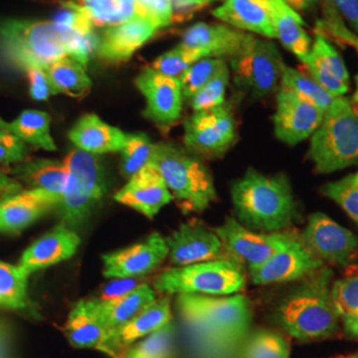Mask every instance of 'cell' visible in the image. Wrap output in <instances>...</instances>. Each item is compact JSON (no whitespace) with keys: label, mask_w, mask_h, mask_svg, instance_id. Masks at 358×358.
<instances>
[{"label":"cell","mask_w":358,"mask_h":358,"mask_svg":"<svg viewBox=\"0 0 358 358\" xmlns=\"http://www.w3.org/2000/svg\"><path fill=\"white\" fill-rule=\"evenodd\" d=\"M23 192V185L0 171V203Z\"/></svg>","instance_id":"cell-50"},{"label":"cell","mask_w":358,"mask_h":358,"mask_svg":"<svg viewBox=\"0 0 358 358\" xmlns=\"http://www.w3.org/2000/svg\"><path fill=\"white\" fill-rule=\"evenodd\" d=\"M198 60H201L198 53L187 50L179 44L171 51L157 57L153 64L150 65V68L164 76L180 78V76Z\"/></svg>","instance_id":"cell-41"},{"label":"cell","mask_w":358,"mask_h":358,"mask_svg":"<svg viewBox=\"0 0 358 358\" xmlns=\"http://www.w3.org/2000/svg\"><path fill=\"white\" fill-rule=\"evenodd\" d=\"M236 220L256 232H280L297 217L292 186L285 174L264 176L250 167L231 185Z\"/></svg>","instance_id":"cell-2"},{"label":"cell","mask_w":358,"mask_h":358,"mask_svg":"<svg viewBox=\"0 0 358 358\" xmlns=\"http://www.w3.org/2000/svg\"><path fill=\"white\" fill-rule=\"evenodd\" d=\"M173 17L171 23H180L189 20L192 15L210 4L208 0H171Z\"/></svg>","instance_id":"cell-48"},{"label":"cell","mask_w":358,"mask_h":358,"mask_svg":"<svg viewBox=\"0 0 358 358\" xmlns=\"http://www.w3.org/2000/svg\"><path fill=\"white\" fill-rule=\"evenodd\" d=\"M333 271H316L297 284L280 300L272 313V322L301 343L331 338L340 328L332 301Z\"/></svg>","instance_id":"cell-1"},{"label":"cell","mask_w":358,"mask_h":358,"mask_svg":"<svg viewBox=\"0 0 358 358\" xmlns=\"http://www.w3.org/2000/svg\"><path fill=\"white\" fill-rule=\"evenodd\" d=\"M78 245L80 238L76 231L60 223L27 248L17 267L23 269L27 275H31L71 259L76 254Z\"/></svg>","instance_id":"cell-22"},{"label":"cell","mask_w":358,"mask_h":358,"mask_svg":"<svg viewBox=\"0 0 358 358\" xmlns=\"http://www.w3.org/2000/svg\"><path fill=\"white\" fill-rule=\"evenodd\" d=\"M356 50H357L358 52V38L357 40H356V43H355V45H353ZM356 85H357V88H356V93H355V103H358V76L357 78H356Z\"/></svg>","instance_id":"cell-53"},{"label":"cell","mask_w":358,"mask_h":358,"mask_svg":"<svg viewBox=\"0 0 358 358\" xmlns=\"http://www.w3.org/2000/svg\"><path fill=\"white\" fill-rule=\"evenodd\" d=\"M94 309L110 332L127 324L140 312L155 301V292L148 284H140L134 291L108 303H97L92 300Z\"/></svg>","instance_id":"cell-28"},{"label":"cell","mask_w":358,"mask_h":358,"mask_svg":"<svg viewBox=\"0 0 358 358\" xmlns=\"http://www.w3.org/2000/svg\"><path fill=\"white\" fill-rule=\"evenodd\" d=\"M157 31L150 22L137 15L121 24L106 27L99 35L96 56L106 63L128 62Z\"/></svg>","instance_id":"cell-20"},{"label":"cell","mask_w":358,"mask_h":358,"mask_svg":"<svg viewBox=\"0 0 358 358\" xmlns=\"http://www.w3.org/2000/svg\"><path fill=\"white\" fill-rule=\"evenodd\" d=\"M294 11H308L317 4L319 0H282Z\"/></svg>","instance_id":"cell-52"},{"label":"cell","mask_w":358,"mask_h":358,"mask_svg":"<svg viewBox=\"0 0 358 358\" xmlns=\"http://www.w3.org/2000/svg\"><path fill=\"white\" fill-rule=\"evenodd\" d=\"M176 328L169 322L158 331L143 337L138 344L131 346L124 358H173Z\"/></svg>","instance_id":"cell-36"},{"label":"cell","mask_w":358,"mask_h":358,"mask_svg":"<svg viewBox=\"0 0 358 358\" xmlns=\"http://www.w3.org/2000/svg\"><path fill=\"white\" fill-rule=\"evenodd\" d=\"M229 81L230 71L226 65L220 69L217 76L211 78L202 90H198L189 100L192 110L202 112L226 103V90L229 87Z\"/></svg>","instance_id":"cell-39"},{"label":"cell","mask_w":358,"mask_h":358,"mask_svg":"<svg viewBox=\"0 0 358 358\" xmlns=\"http://www.w3.org/2000/svg\"><path fill=\"white\" fill-rule=\"evenodd\" d=\"M217 236L227 252L244 262L248 268L264 264L273 255L294 243L299 238L291 232H256L242 226L235 217H227L217 227Z\"/></svg>","instance_id":"cell-11"},{"label":"cell","mask_w":358,"mask_h":358,"mask_svg":"<svg viewBox=\"0 0 358 358\" xmlns=\"http://www.w3.org/2000/svg\"><path fill=\"white\" fill-rule=\"evenodd\" d=\"M179 310L185 320L222 344L243 340L251 325V306L243 294L207 296L178 294Z\"/></svg>","instance_id":"cell-5"},{"label":"cell","mask_w":358,"mask_h":358,"mask_svg":"<svg viewBox=\"0 0 358 358\" xmlns=\"http://www.w3.org/2000/svg\"><path fill=\"white\" fill-rule=\"evenodd\" d=\"M245 285L243 271L229 259H217L176 267L162 272L154 282L161 294L229 296L238 294Z\"/></svg>","instance_id":"cell-8"},{"label":"cell","mask_w":358,"mask_h":358,"mask_svg":"<svg viewBox=\"0 0 358 358\" xmlns=\"http://www.w3.org/2000/svg\"><path fill=\"white\" fill-rule=\"evenodd\" d=\"M77 34L45 20H1L0 65L17 72L47 69L55 62L72 56Z\"/></svg>","instance_id":"cell-3"},{"label":"cell","mask_w":358,"mask_h":358,"mask_svg":"<svg viewBox=\"0 0 358 358\" xmlns=\"http://www.w3.org/2000/svg\"><path fill=\"white\" fill-rule=\"evenodd\" d=\"M90 16L94 27L117 26L128 22L122 13L120 0H75Z\"/></svg>","instance_id":"cell-42"},{"label":"cell","mask_w":358,"mask_h":358,"mask_svg":"<svg viewBox=\"0 0 358 358\" xmlns=\"http://www.w3.org/2000/svg\"><path fill=\"white\" fill-rule=\"evenodd\" d=\"M52 22L57 26L65 27L81 34L94 31L90 16L75 0H59L57 10L53 13Z\"/></svg>","instance_id":"cell-44"},{"label":"cell","mask_w":358,"mask_h":358,"mask_svg":"<svg viewBox=\"0 0 358 358\" xmlns=\"http://www.w3.org/2000/svg\"><path fill=\"white\" fill-rule=\"evenodd\" d=\"M324 112L292 90L282 88L276 96L273 115L275 136L278 140L294 146L312 137L322 122Z\"/></svg>","instance_id":"cell-13"},{"label":"cell","mask_w":358,"mask_h":358,"mask_svg":"<svg viewBox=\"0 0 358 358\" xmlns=\"http://www.w3.org/2000/svg\"><path fill=\"white\" fill-rule=\"evenodd\" d=\"M348 358H358V353H355V355H352V356H350V357H348Z\"/></svg>","instance_id":"cell-54"},{"label":"cell","mask_w":358,"mask_h":358,"mask_svg":"<svg viewBox=\"0 0 358 358\" xmlns=\"http://www.w3.org/2000/svg\"><path fill=\"white\" fill-rule=\"evenodd\" d=\"M322 194L332 199L358 224V173L345 178L327 183L321 189Z\"/></svg>","instance_id":"cell-40"},{"label":"cell","mask_w":358,"mask_h":358,"mask_svg":"<svg viewBox=\"0 0 358 358\" xmlns=\"http://www.w3.org/2000/svg\"><path fill=\"white\" fill-rule=\"evenodd\" d=\"M149 166L158 171L173 198L189 211H203L217 199L208 167L177 145L155 143Z\"/></svg>","instance_id":"cell-4"},{"label":"cell","mask_w":358,"mask_h":358,"mask_svg":"<svg viewBox=\"0 0 358 358\" xmlns=\"http://www.w3.org/2000/svg\"><path fill=\"white\" fill-rule=\"evenodd\" d=\"M300 241L313 255L336 266H350L358 257L357 236L322 213L309 215Z\"/></svg>","instance_id":"cell-12"},{"label":"cell","mask_w":358,"mask_h":358,"mask_svg":"<svg viewBox=\"0 0 358 358\" xmlns=\"http://www.w3.org/2000/svg\"><path fill=\"white\" fill-rule=\"evenodd\" d=\"M140 282H137L134 278H127V279H117L115 282H109L103 289L99 299H94L97 303H108L115 300L118 297H122L129 292L134 291Z\"/></svg>","instance_id":"cell-47"},{"label":"cell","mask_w":358,"mask_h":358,"mask_svg":"<svg viewBox=\"0 0 358 358\" xmlns=\"http://www.w3.org/2000/svg\"><path fill=\"white\" fill-rule=\"evenodd\" d=\"M289 341L280 333L260 329L254 333L244 349V358H289Z\"/></svg>","instance_id":"cell-37"},{"label":"cell","mask_w":358,"mask_h":358,"mask_svg":"<svg viewBox=\"0 0 358 358\" xmlns=\"http://www.w3.org/2000/svg\"><path fill=\"white\" fill-rule=\"evenodd\" d=\"M282 88L292 90L304 100L316 105L325 113L332 108L336 103V97L329 94L324 88L309 76L308 73H303L300 71H296L291 66H284L282 69V80H280Z\"/></svg>","instance_id":"cell-34"},{"label":"cell","mask_w":358,"mask_h":358,"mask_svg":"<svg viewBox=\"0 0 358 358\" xmlns=\"http://www.w3.org/2000/svg\"><path fill=\"white\" fill-rule=\"evenodd\" d=\"M115 201L154 219L162 207L173 201V195L158 171L148 166L129 178L128 183L115 192Z\"/></svg>","instance_id":"cell-21"},{"label":"cell","mask_w":358,"mask_h":358,"mask_svg":"<svg viewBox=\"0 0 358 358\" xmlns=\"http://www.w3.org/2000/svg\"><path fill=\"white\" fill-rule=\"evenodd\" d=\"M208 1H210V4H211L213 1H217V0H208ZM224 1H226V0H224Z\"/></svg>","instance_id":"cell-55"},{"label":"cell","mask_w":358,"mask_h":358,"mask_svg":"<svg viewBox=\"0 0 358 358\" xmlns=\"http://www.w3.org/2000/svg\"><path fill=\"white\" fill-rule=\"evenodd\" d=\"M331 294L344 331L358 341V273L333 282Z\"/></svg>","instance_id":"cell-32"},{"label":"cell","mask_w":358,"mask_h":358,"mask_svg":"<svg viewBox=\"0 0 358 358\" xmlns=\"http://www.w3.org/2000/svg\"><path fill=\"white\" fill-rule=\"evenodd\" d=\"M29 153L26 142L0 127V166L24 162Z\"/></svg>","instance_id":"cell-45"},{"label":"cell","mask_w":358,"mask_h":358,"mask_svg":"<svg viewBox=\"0 0 358 358\" xmlns=\"http://www.w3.org/2000/svg\"><path fill=\"white\" fill-rule=\"evenodd\" d=\"M213 16L239 31H250L264 38H276L268 0H226Z\"/></svg>","instance_id":"cell-25"},{"label":"cell","mask_w":358,"mask_h":358,"mask_svg":"<svg viewBox=\"0 0 358 358\" xmlns=\"http://www.w3.org/2000/svg\"><path fill=\"white\" fill-rule=\"evenodd\" d=\"M338 358H343V357H338Z\"/></svg>","instance_id":"cell-57"},{"label":"cell","mask_w":358,"mask_h":358,"mask_svg":"<svg viewBox=\"0 0 358 358\" xmlns=\"http://www.w3.org/2000/svg\"><path fill=\"white\" fill-rule=\"evenodd\" d=\"M13 176L28 190L44 192L53 198L57 205L64 194L68 180V167L64 161L57 159H31L20 162L13 170Z\"/></svg>","instance_id":"cell-26"},{"label":"cell","mask_w":358,"mask_h":358,"mask_svg":"<svg viewBox=\"0 0 358 358\" xmlns=\"http://www.w3.org/2000/svg\"><path fill=\"white\" fill-rule=\"evenodd\" d=\"M29 83V96L35 101H48L55 96L50 77L43 68H31L26 72Z\"/></svg>","instance_id":"cell-46"},{"label":"cell","mask_w":358,"mask_h":358,"mask_svg":"<svg viewBox=\"0 0 358 358\" xmlns=\"http://www.w3.org/2000/svg\"><path fill=\"white\" fill-rule=\"evenodd\" d=\"M309 157L321 174L358 165V110L350 100L338 97L325 112L312 134Z\"/></svg>","instance_id":"cell-6"},{"label":"cell","mask_w":358,"mask_h":358,"mask_svg":"<svg viewBox=\"0 0 358 358\" xmlns=\"http://www.w3.org/2000/svg\"><path fill=\"white\" fill-rule=\"evenodd\" d=\"M28 278L23 269L0 260V307L34 310L27 296Z\"/></svg>","instance_id":"cell-33"},{"label":"cell","mask_w":358,"mask_h":358,"mask_svg":"<svg viewBox=\"0 0 358 358\" xmlns=\"http://www.w3.org/2000/svg\"><path fill=\"white\" fill-rule=\"evenodd\" d=\"M308 55L313 60H316L322 68H325L331 75L349 85V72L344 64V60L324 35L317 34Z\"/></svg>","instance_id":"cell-43"},{"label":"cell","mask_w":358,"mask_h":358,"mask_svg":"<svg viewBox=\"0 0 358 358\" xmlns=\"http://www.w3.org/2000/svg\"><path fill=\"white\" fill-rule=\"evenodd\" d=\"M136 85L146 100L145 118L161 128L178 121L183 103L179 78L164 76L148 66L136 78Z\"/></svg>","instance_id":"cell-14"},{"label":"cell","mask_w":358,"mask_h":358,"mask_svg":"<svg viewBox=\"0 0 358 358\" xmlns=\"http://www.w3.org/2000/svg\"><path fill=\"white\" fill-rule=\"evenodd\" d=\"M226 65L223 59L213 57L201 59L194 63L179 78L183 99L190 100L198 90H202L211 78L217 76L220 69Z\"/></svg>","instance_id":"cell-38"},{"label":"cell","mask_w":358,"mask_h":358,"mask_svg":"<svg viewBox=\"0 0 358 358\" xmlns=\"http://www.w3.org/2000/svg\"><path fill=\"white\" fill-rule=\"evenodd\" d=\"M10 345H11V332L8 325L0 320V358H10Z\"/></svg>","instance_id":"cell-51"},{"label":"cell","mask_w":358,"mask_h":358,"mask_svg":"<svg viewBox=\"0 0 358 358\" xmlns=\"http://www.w3.org/2000/svg\"><path fill=\"white\" fill-rule=\"evenodd\" d=\"M165 241L170 260L178 267L217 260L224 252L217 234L199 224H182Z\"/></svg>","instance_id":"cell-19"},{"label":"cell","mask_w":358,"mask_h":358,"mask_svg":"<svg viewBox=\"0 0 358 358\" xmlns=\"http://www.w3.org/2000/svg\"><path fill=\"white\" fill-rule=\"evenodd\" d=\"M251 34L223 26L196 23L187 28L180 40V45L199 55L201 59H232L243 51Z\"/></svg>","instance_id":"cell-17"},{"label":"cell","mask_w":358,"mask_h":358,"mask_svg":"<svg viewBox=\"0 0 358 358\" xmlns=\"http://www.w3.org/2000/svg\"><path fill=\"white\" fill-rule=\"evenodd\" d=\"M68 137L76 149L101 155L121 152L127 140V133L106 124L99 115L88 113L77 121L69 130Z\"/></svg>","instance_id":"cell-24"},{"label":"cell","mask_w":358,"mask_h":358,"mask_svg":"<svg viewBox=\"0 0 358 358\" xmlns=\"http://www.w3.org/2000/svg\"><path fill=\"white\" fill-rule=\"evenodd\" d=\"M108 329L100 320L93 301H78L69 313L65 334L76 348L99 349L108 336Z\"/></svg>","instance_id":"cell-29"},{"label":"cell","mask_w":358,"mask_h":358,"mask_svg":"<svg viewBox=\"0 0 358 358\" xmlns=\"http://www.w3.org/2000/svg\"><path fill=\"white\" fill-rule=\"evenodd\" d=\"M56 206L57 202L44 192L23 190L0 203V232L19 234Z\"/></svg>","instance_id":"cell-23"},{"label":"cell","mask_w":358,"mask_h":358,"mask_svg":"<svg viewBox=\"0 0 358 358\" xmlns=\"http://www.w3.org/2000/svg\"><path fill=\"white\" fill-rule=\"evenodd\" d=\"M336 11L341 13L358 34V0H329Z\"/></svg>","instance_id":"cell-49"},{"label":"cell","mask_w":358,"mask_h":358,"mask_svg":"<svg viewBox=\"0 0 358 358\" xmlns=\"http://www.w3.org/2000/svg\"><path fill=\"white\" fill-rule=\"evenodd\" d=\"M268 6L275 36L288 51L301 60L312 47L301 16L282 0H268Z\"/></svg>","instance_id":"cell-27"},{"label":"cell","mask_w":358,"mask_h":358,"mask_svg":"<svg viewBox=\"0 0 358 358\" xmlns=\"http://www.w3.org/2000/svg\"><path fill=\"white\" fill-rule=\"evenodd\" d=\"M87 68L72 57H63L45 71L55 94H66L73 99H84L92 90V80Z\"/></svg>","instance_id":"cell-31"},{"label":"cell","mask_w":358,"mask_h":358,"mask_svg":"<svg viewBox=\"0 0 358 358\" xmlns=\"http://www.w3.org/2000/svg\"><path fill=\"white\" fill-rule=\"evenodd\" d=\"M355 106H356V109H357L358 110V105H356V103H355Z\"/></svg>","instance_id":"cell-56"},{"label":"cell","mask_w":358,"mask_h":358,"mask_svg":"<svg viewBox=\"0 0 358 358\" xmlns=\"http://www.w3.org/2000/svg\"><path fill=\"white\" fill-rule=\"evenodd\" d=\"M185 145L194 155L220 157L236 141V122L229 103L194 112L185 120Z\"/></svg>","instance_id":"cell-10"},{"label":"cell","mask_w":358,"mask_h":358,"mask_svg":"<svg viewBox=\"0 0 358 358\" xmlns=\"http://www.w3.org/2000/svg\"><path fill=\"white\" fill-rule=\"evenodd\" d=\"M154 145L155 143L145 133H127V140L121 149V171L127 178H131L149 166Z\"/></svg>","instance_id":"cell-35"},{"label":"cell","mask_w":358,"mask_h":358,"mask_svg":"<svg viewBox=\"0 0 358 358\" xmlns=\"http://www.w3.org/2000/svg\"><path fill=\"white\" fill-rule=\"evenodd\" d=\"M167 256L165 238L154 232L140 243L103 255V276L109 279L138 278L157 268Z\"/></svg>","instance_id":"cell-15"},{"label":"cell","mask_w":358,"mask_h":358,"mask_svg":"<svg viewBox=\"0 0 358 358\" xmlns=\"http://www.w3.org/2000/svg\"><path fill=\"white\" fill-rule=\"evenodd\" d=\"M0 127L13 131L27 145L47 152L56 150V145L51 136V115L45 112L28 109L11 122H6L0 118Z\"/></svg>","instance_id":"cell-30"},{"label":"cell","mask_w":358,"mask_h":358,"mask_svg":"<svg viewBox=\"0 0 358 358\" xmlns=\"http://www.w3.org/2000/svg\"><path fill=\"white\" fill-rule=\"evenodd\" d=\"M169 322H171L170 300L162 299L159 301H154L127 324L108 332L99 350L109 357L124 358L134 343L158 331Z\"/></svg>","instance_id":"cell-18"},{"label":"cell","mask_w":358,"mask_h":358,"mask_svg":"<svg viewBox=\"0 0 358 358\" xmlns=\"http://www.w3.org/2000/svg\"><path fill=\"white\" fill-rule=\"evenodd\" d=\"M64 162L69 176L56 208L62 223L75 231L101 202L106 192V180L103 165L94 154L73 149L66 154Z\"/></svg>","instance_id":"cell-7"},{"label":"cell","mask_w":358,"mask_h":358,"mask_svg":"<svg viewBox=\"0 0 358 358\" xmlns=\"http://www.w3.org/2000/svg\"><path fill=\"white\" fill-rule=\"evenodd\" d=\"M356 105H358V103H356Z\"/></svg>","instance_id":"cell-58"},{"label":"cell","mask_w":358,"mask_h":358,"mask_svg":"<svg viewBox=\"0 0 358 358\" xmlns=\"http://www.w3.org/2000/svg\"><path fill=\"white\" fill-rule=\"evenodd\" d=\"M231 71L238 88L250 92L255 99L269 96L282 80V55L268 40L251 35L243 51L230 59Z\"/></svg>","instance_id":"cell-9"},{"label":"cell","mask_w":358,"mask_h":358,"mask_svg":"<svg viewBox=\"0 0 358 358\" xmlns=\"http://www.w3.org/2000/svg\"><path fill=\"white\" fill-rule=\"evenodd\" d=\"M322 267H325L324 262L313 255L299 238L260 267L250 269V275L256 285H267L303 280Z\"/></svg>","instance_id":"cell-16"}]
</instances>
